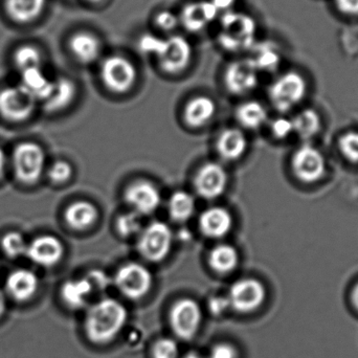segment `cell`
I'll return each mask as SVG.
<instances>
[{"label":"cell","instance_id":"cell-2","mask_svg":"<svg viewBox=\"0 0 358 358\" xmlns=\"http://www.w3.org/2000/svg\"><path fill=\"white\" fill-rule=\"evenodd\" d=\"M218 22L219 45L227 52H243L256 44L258 27L250 15L234 10L221 14Z\"/></svg>","mask_w":358,"mask_h":358},{"label":"cell","instance_id":"cell-27","mask_svg":"<svg viewBox=\"0 0 358 358\" xmlns=\"http://www.w3.org/2000/svg\"><path fill=\"white\" fill-rule=\"evenodd\" d=\"M76 92L77 88L71 80L67 78H58L54 81L50 96L43 102L44 107L46 110L52 113L62 110L73 102Z\"/></svg>","mask_w":358,"mask_h":358},{"label":"cell","instance_id":"cell-51","mask_svg":"<svg viewBox=\"0 0 358 358\" xmlns=\"http://www.w3.org/2000/svg\"><path fill=\"white\" fill-rule=\"evenodd\" d=\"M88 1L94 2V3H99V2L103 1V0H88Z\"/></svg>","mask_w":358,"mask_h":358},{"label":"cell","instance_id":"cell-19","mask_svg":"<svg viewBox=\"0 0 358 358\" xmlns=\"http://www.w3.org/2000/svg\"><path fill=\"white\" fill-rule=\"evenodd\" d=\"M39 287V280L34 271L19 268L12 271L6 278V294L17 302L31 300Z\"/></svg>","mask_w":358,"mask_h":358},{"label":"cell","instance_id":"cell-10","mask_svg":"<svg viewBox=\"0 0 358 358\" xmlns=\"http://www.w3.org/2000/svg\"><path fill=\"white\" fill-rule=\"evenodd\" d=\"M152 275L138 263H128L117 271L115 284L123 296L130 300L144 298L152 287Z\"/></svg>","mask_w":358,"mask_h":358},{"label":"cell","instance_id":"cell-44","mask_svg":"<svg viewBox=\"0 0 358 358\" xmlns=\"http://www.w3.org/2000/svg\"><path fill=\"white\" fill-rule=\"evenodd\" d=\"M87 279L94 289V288H100V289L101 288H105L108 284V279L103 271H92Z\"/></svg>","mask_w":358,"mask_h":358},{"label":"cell","instance_id":"cell-28","mask_svg":"<svg viewBox=\"0 0 358 358\" xmlns=\"http://www.w3.org/2000/svg\"><path fill=\"white\" fill-rule=\"evenodd\" d=\"M292 121L294 125V134L304 142H308L311 138H315L321 131V117L313 109H304Z\"/></svg>","mask_w":358,"mask_h":358},{"label":"cell","instance_id":"cell-50","mask_svg":"<svg viewBox=\"0 0 358 358\" xmlns=\"http://www.w3.org/2000/svg\"><path fill=\"white\" fill-rule=\"evenodd\" d=\"M185 358H202L199 357V355H195V353H191V355H187Z\"/></svg>","mask_w":358,"mask_h":358},{"label":"cell","instance_id":"cell-47","mask_svg":"<svg viewBox=\"0 0 358 358\" xmlns=\"http://www.w3.org/2000/svg\"><path fill=\"white\" fill-rule=\"evenodd\" d=\"M6 165H8V159H6V153L0 148V180L3 178L6 174Z\"/></svg>","mask_w":358,"mask_h":358},{"label":"cell","instance_id":"cell-35","mask_svg":"<svg viewBox=\"0 0 358 358\" xmlns=\"http://www.w3.org/2000/svg\"><path fill=\"white\" fill-rule=\"evenodd\" d=\"M117 231L123 237L141 234L143 231V223L141 215L136 212L127 213L119 217L117 222Z\"/></svg>","mask_w":358,"mask_h":358},{"label":"cell","instance_id":"cell-38","mask_svg":"<svg viewBox=\"0 0 358 358\" xmlns=\"http://www.w3.org/2000/svg\"><path fill=\"white\" fill-rule=\"evenodd\" d=\"M48 174L52 182L64 183L69 181L73 176V168L67 162L58 161L52 164Z\"/></svg>","mask_w":358,"mask_h":358},{"label":"cell","instance_id":"cell-12","mask_svg":"<svg viewBox=\"0 0 358 358\" xmlns=\"http://www.w3.org/2000/svg\"><path fill=\"white\" fill-rule=\"evenodd\" d=\"M202 315L199 305L191 299H182L176 303L170 313V324L178 338L192 340L201 324Z\"/></svg>","mask_w":358,"mask_h":358},{"label":"cell","instance_id":"cell-25","mask_svg":"<svg viewBox=\"0 0 358 358\" xmlns=\"http://www.w3.org/2000/svg\"><path fill=\"white\" fill-rule=\"evenodd\" d=\"M94 288L88 279L69 280L61 288L63 302L69 308L81 309L87 304Z\"/></svg>","mask_w":358,"mask_h":358},{"label":"cell","instance_id":"cell-22","mask_svg":"<svg viewBox=\"0 0 358 358\" xmlns=\"http://www.w3.org/2000/svg\"><path fill=\"white\" fill-rule=\"evenodd\" d=\"M46 0H4V8L10 19L18 23H29L39 18Z\"/></svg>","mask_w":358,"mask_h":358},{"label":"cell","instance_id":"cell-43","mask_svg":"<svg viewBox=\"0 0 358 358\" xmlns=\"http://www.w3.org/2000/svg\"><path fill=\"white\" fill-rule=\"evenodd\" d=\"M336 8L348 16H358V0H336Z\"/></svg>","mask_w":358,"mask_h":358},{"label":"cell","instance_id":"cell-15","mask_svg":"<svg viewBox=\"0 0 358 358\" xmlns=\"http://www.w3.org/2000/svg\"><path fill=\"white\" fill-rule=\"evenodd\" d=\"M194 187L200 197L204 199H215L222 195L227 189V171L219 164H206L196 174Z\"/></svg>","mask_w":358,"mask_h":358},{"label":"cell","instance_id":"cell-36","mask_svg":"<svg viewBox=\"0 0 358 358\" xmlns=\"http://www.w3.org/2000/svg\"><path fill=\"white\" fill-rule=\"evenodd\" d=\"M338 149L347 161L358 164V131H349L341 136Z\"/></svg>","mask_w":358,"mask_h":358},{"label":"cell","instance_id":"cell-18","mask_svg":"<svg viewBox=\"0 0 358 358\" xmlns=\"http://www.w3.org/2000/svg\"><path fill=\"white\" fill-rule=\"evenodd\" d=\"M69 48L78 62L92 64L100 59L103 44L98 36L90 31H81L69 38Z\"/></svg>","mask_w":358,"mask_h":358},{"label":"cell","instance_id":"cell-16","mask_svg":"<svg viewBox=\"0 0 358 358\" xmlns=\"http://www.w3.org/2000/svg\"><path fill=\"white\" fill-rule=\"evenodd\" d=\"M63 255L62 242L55 236L43 235L29 242L25 257L39 266L52 267L60 262Z\"/></svg>","mask_w":358,"mask_h":358},{"label":"cell","instance_id":"cell-29","mask_svg":"<svg viewBox=\"0 0 358 358\" xmlns=\"http://www.w3.org/2000/svg\"><path fill=\"white\" fill-rule=\"evenodd\" d=\"M250 50H252V55L248 59L252 61L259 73H273L279 67L281 57L273 44H258L256 42Z\"/></svg>","mask_w":358,"mask_h":358},{"label":"cell","instance_id":"cell-48","mask_svg":"<svg viewBox=\"0 0 358 358\" xmlns=\"http://www.w3.org/2000/svg\"><path fill=\"white\" fill-rule=\"evenodd\" d=\"M6 310V296L3 292L0 290V317L4 315Z\"/></svg>","mask_w":358,"mask_h":358},{"label":"cell","instance_id":"cell-31","mask_svg":"<svg viewBox=\"0 0 358 358\" xmlns=\"http://www.w3.org/2000/svg\"><path fill=\"white\" fill-rule=\"evenodd\" d=\"M267 117L266 108L256 101L243 103L236 111L238 122L248 129H258L266 123Z\"/></svg>","mask_w":358,"mask_h":358},{"label":"cell","instance_id":"cell-3","mask_svg":"<svg viewBox=\"0 0 358 358\" xmlns=\"http://www.w3.org/2000/svg\"><path fill=\"white\" fill-rule=\"evenodd\" d=\"M45 161V153L40 145L33 142L17 145L12 153L15 178L24 185L38 182L43 174Z\"/></svg>","mask_w":358,"mask_h":358},{"label":"cell","instance_id":"cell-20","mask_svg":"<svg viewBox=\"0 0 358 358\" xmlns=\"http://www.w3.org/2000/svg\"><path fill=\"white\" fill-rule=\"evenodd\" d=\"M233 223L231 213L220 206H213L204 210L198 221L201 233L212 239L227 236L233 227Z\"/></svg>","mask_w":358,"mask_h":358},{"label":"cell","instance_id":"cell-34","mask_svg":"<svg viewBox=\"0 0 358 358\" xmlns=\"http://www.w3.org/2000/svg\"><path fill=\"white\" fill-rule=\"evenodd\" d=\"M29 242H27L22 234L18 231H8L1 239V248L6 256L12 259L25 257Z\"/></svg>","mask_w":358,"mask_h":358},{"label":"cell","instance_id":"cell-24","mask_svg":"<svg viewBox=\"0 0 358 358\" xmlns=\"http://www.w3.org/2000/svg\"><path fill=\"white\" fill-rule=\"evenodd\" d=\"M99 212L90 202L77 201L65 210V220L67 224L76 231H85L96 223Z\"/></svg>","mask_w":358,"mask_h":358},{"label":"cell","instance_id":"cell-7","mask_svg":"<svg viewBox=\"0 0 358 358\" xmlns=\"http://www.w3.org/2000/svg\"><path fill=\"white\" fill-rule=\"evenodd\" d=\"M292 169L301 182L313 185L325 178L327 162L322 151L305 143L294 151L292 157Z\"/></svg>","mask_w":358,"mask_h":358},{"label":"cell","instance_id":"cell-45","mask_svg":"<svg viewBox=\"0 0 358 358\" xmlns=\"http://www.w3.org/2000/svg\"><path fill=\"white\" fill-rule=\"evenodd\" d=\"M210 1L218 10L219 14L221 15L235 10V6L237 4L238 0H210Z\"/></svg>","mask_w":358,"mask_h":358},{"label":"cell","instance_id":"cell-17","mask_svg":"<svg viewBox=\"0 0 358 358\" xmlns=\"http://www.w3.org/2000/svg\"><path fill=\"white\" fill-rule=\"evenodd\" d=\"M125 199L134 212L142 216L151 214L159 208L162 196L153 183L142 180L129 185L126 189Z\"/></svg>","mask_w":358,"mask_h":358},{"label":"cell","instance_id":"cell-6","mask_svg":"<svg viewBox=\"0 0 358 358\" xmlns=\"http://www.w3.org/2000/svg\"><path fill=\"white\" fill-rule=\"evenodd\" d=\"M159 69L170 75L182 73L191 64L193 48L187 38L171 35L164 39L157 54L155 55Z\"/></svg>","mask_w":358,"mask_h":358},{"label":"cell","instance_id":"cell-14","mask_svg":"<svg viewBox=\"0 0 358 358\" xmlns=\"http://www.w3.org/2000/svg\"><path fill=\"white\" fill-rule=\"evenodd\" d=\"M179 23L189 33H200L218 20L220 14L210 0L189 2L178 15Z\"/></svg>","mask_w":358,"mask_h":358},{"label":"cell","instance_id":"cell-13","mask_svg":"<svg viewBox=\"0 0 358 358\" xmlns=\"http://www.w3.org/2000/svg\"><path fill=\"white\" fill-rule=\"evenodd\" d=\"M259 71L250 59L233 61L224 73L227 90L234 94H245L258 85Z\"/></svg>","mask_w":358,"mask_h":358},{"label":"cell","instance_id":"cell-11","mask_svg":"<svg viewBox=\"0 0 358 358\" xmlns=\"http://www.w3.org/2000/svg\"><path fill=\"white\" fill-rule=\"evenodd\" d=\"M266 299V289L256 279H242L229 289V307L239 313H250L262 306Z\"/></svg>","mask_w":358,"mask_h":358},{"label":"cell","instance_id":"cell-32","mask_svg":"<svg viewBox=\"0 0 358 358\" xmlns=\"http://www.w3.org/2000/svg\"><path fill=\"white\" fill-rule=\"evenodd\" d=\"M194 212H195V200L187 192H176L170 198V216L176 222H185L193 216Z\"/></svg>","mask_w":358,"mask_h":358},{"label":"cell","instance_id":"cell-9","mask_svg":"<svg viewBox=\"0 0 358 358\" xmlns=\"http://www.w3.org/2000/svg\"><path fill=\"white\" fill-rule=\"evenodd\" d=\"M36 101L20 86L0 90V117L10 123H22L35 113Z\"/></svg>","mask_w":358,"mask_h":358},{"label":"cell","instance_id":"cell-21","mask_svg":"<svg viewBox=\"0 0 358 358\" xmlns=\"http://www.w3.org/2000/svg\"><path fill=\"white\" fill-rule=\"evenodd\" d=\"M20 87H22L36 102H44L52 92L54 81L48 77L42 67H34L20 73Z\"/></svg>","mask_w":358,"mask_h":358},{"label":"cell","instance_id":"cell-23","mask_svg":"<svg viewBox=\"0 0 358 358\" xmlns=\"http://www.w3.org/2000/svg\"><path fill=\"white\" fill-rule=\"evenodd\" d=\"M248 148V141L243 132L231 128L225 129L217 141V150L225 161H236L240 159Z\"/></svg>","mask_w":358,"mask_h":358},{"label":"cell","instance_id":"cell-49","mask_svg":"<svg viewBox=\"0 0 358 358\" xmlns=\"http://www.w3.org/2000/svg\"><path fill=\"white\" fill-rule=\"evenodd\" d=\"M352 302L355 308L358 310V284H357V286H355V289H353L352 292Z\"/></svg>","mask_w":358,"mask_h":358},{"label":"cell","instance_id":"cell-30","mask_svg":"<svg viewBox=\"0 0 358 358\" xmlns=\"http://www.w3.org/2000/svg\"><path fill=\"white\" fill-rule=\"evenodd\" d=\"M239 255L234 246L220 244L213 248L208 257V263L213 271L218 273H229L237 267Z\"/></svg>","mask_w":358,"mask_h":358},{"label":"cell","instance_id":"cell-37","mask_svg":"<svg viewBox=\"0 0 358 358\" xmlns=\"http://www.w3.org/2000/svg\"><path fill=\"white\" fill-rule=\"evenodd\" d=\"M178 343L172 338H164L153 345V358H178Z\"/></svg>","mask_w":358,"mask_h":358},{"label":"cell","instance_id":"cell-33","mask_svg":"<svg viewBox=\"0 0 358 358\" xmlns=\"http://www.w3.org/2000/svg\"><path fill=\"white\" fill-rule=\"evenodd\" d=\"M13 60L21 73L34 67H41L42 54L33 44H23L15 50Z\"/></svg>","mask_w":358,"mask_h":358},{"label":"cell","instance_id":"cell-8","mask_svg":"<svg viewBox=\"0 0 358 358\" xmlns=\"http://www.w3.org/2000/svg\"><path fill=\"white\" fill-rule=\"evenodd\" d=\"M172 241L173 233L169 225L161 221H155L141 231L138 252L147 260L159 262L169 255Z\"/></svg>","mask_w":358,"mask_h":358},{"label":"cell","instance_id":"cell-41","mask_svg":"<svg viewBox=\"0 0 358 358\" xmlns=\"http://www.w3.org/2000/svg\"><path fill=\"white\" fill-rule=\"evenodd\" d=\"M163 41V38L152 35V34H148V35L143 36L140 41V48L145 54L155 56L161 48Z\"/></svg>","mask_w":358,"mask_h":358},{"label":"cell","instance_id":"cell-26","mask_svg":"<svg viewBox=\"0 0 358 358\" xmlns=\"http://www.w3.org/2000/svg\"><path fill=\"white\" fill-rule=\"evenodd\" d=\"M216 113V104L206 96H196L187 104L185 119L192 127H201L212 120Z\"/></svg>","mask_w":358,"mask_h":358},{"label":"cell","instance_id":"cell-39","mask_svg":"<svg viewBox=\"0 0 358 358\" xmlns=\"http://www.w3.org/2000/svg\"><path fill=\"white\" fill-rule=\"evenodd\" d=\"M155 23L161 31L172 33L178 27L179 17L172 10H161L155 15Z\"/></svg>","mask_w":358,"mask_h":358},{"label":"cell","instance_id":"cell-5","mask_svg":"<svg viewBox=\"0 0 358 358\" xmlns=\"http://www.w3.org/2000/svg\"><path fill=\"white\" fill-rule=\"evenodd\" d=\"M101 79L110 92L125 94L138 79V69L130 59L123 55H111L101 63Z\"/></svg>","mask_w":358,"mask_h":358},{"label":"cell","instance_id":"cell-42","mask_svg":"<svg viewBox=\"0 0 358 358\" xmlns=\"http://www.w3.org/2000/svg\"><path fill=\"white\" fill-rule=\"evenodd\" d=\"M210 358H237V351L229 344H218L212 349Z\"/></svg>","mask_w":358,"mask_h":358},{"label":"cell","instance_id":"cell-40","mask_svg":"<svg viewBox=\"0 0 358 358\" xmlns=\"http://www.w3.org/2000/svg\"><path fill=\"white\" fill-rule=\"evenodd\" d=\"M271 131L278 140H285L290 134H294L292 120L278 117L271 124Z\"/></svg>","mask_w":358,"mask_h":358},{"label":"cell","instance_id":"cell-1","mask_svg":"<svg viewBox=\"0 0 358 358\" xmlns=\"http://www.w3.org/2000/svg\"><path fill=\"white\" fill-rule=\"evenodd\" d=\"M127 317V310L122 303L115 299H103L88 310L86 336L94 344H108L119 336Z\"/></svg>","mask_w":358,"mask_h":358},{"label":"cell","instance_id":"cell-46","mask_svg":"<svg viewBox=\"0 0 358 358\" xmlns=\"http://www.w3.org/2000/svg\"><path fill=\"white\" fill-rule=\"evenodd\" d=\"M229 300H227V298H222V296L213 298L210 302V309L215 315H220L225 309L229 308Z\"/></svg>","mask_w":358,"mask_h":358},{"label":"cell","instance_id":"cell-4","mask_svg":"<svg viewBox=\"0 0 358 358\" xmlns=\"http://www.w3.org/2000/svg\"><path fill=\"white\" fill-rule=\"evenodd\" d=\"M307 92L306 80L296 71H288L275 80L269 87V99L280 113L298 106Z\"/></svg>","mask_w":358,"mask_h":358}]
</instances>
